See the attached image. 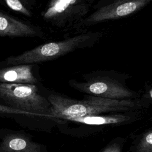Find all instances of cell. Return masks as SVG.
Listing matches in <instances>:
<instances>
[{"label": "cell", "mask_w": 152, "mask_h": 152, "mask_svg": "<svg viewBox=\"0 0 152 152\" xmlns=\"http://www.w3.org/2000/svg\"><path fill=\"white\" fill-rule=\"evenodd\" d=\"M50 107L46 114L49 118L68 120L69 118L106 113L128 112L140 109L143 104L137 99H110L89 96L83 100H76L59 94L48 97Z\"/></svg>", "instance_id": "obj_1"}, {"label": "cell", "mask_w": 152, "mask_h": 152, "mask_svg": "<svg viewBox=\"0 0 152 152\" xmlns=\"http://www.w3.org/2000/svg\"><path fill=\"white\" fill-rule=\"evenodd\" d=\"M103 36L102 31L81 32L64 40L46 43L17 56H11L6 59L5 64L7 65L37 64L54 60L76 50L93 47Z\"/></svg>", "instance_id": "obj_2"}, {"label": "cell", "mask_w": 152, "mask_h": 152, "mask_svg": "<svg viewBox=\"0 0 152 152\" xmlns=\"http://www.w3.org/2000/svg\"><path fill=\"white\" fill-rule=\"evenodd\" d=\"M129 75L115 70H97L84 74L81 80L72 79L69 85L90 96L110 99H135L138 94L126 86Z\"/></svg>", "instance_id": "obj_3"}, {"label": "cell", "mask_w": 152, "mask_h": 152, "mask_svg": "<svg viewBox=\"0 0 152 152\" xmlns=\"http://www.w3.org/2000/svg\"><path fill=\"white\" fill-rule=\"evenodd\" d=\"M96 0H49L42 17L50 26L68 31L76 29Z\"/></svg>", "instance_id": "obj_4"}, {"label": "cell", "mask_w": 152, "mask_h": 152, "mask_svg": "<svg viewBox=\"0 0 152 152\" xmlns=\"http://www.w3.org/2000/svg\"><path fill=\"white\" fill-rule=\"evenodd\" d=\"M0 97L20 110L43 113L49 111L50 104L31 84L0 83Z\"/></svg>", "instance_id": "obj_5"}, {"label": "cell", "mask_w": 152, "mask_h": 152, "mask_svg": "<svg viewBox=\"0 0 152 152\" xmlns=\"http://www.w3.org/2000/svg\"><path fill=\"white\" fill-rule=\"evenodd\" d=\"M152 2V0H116L96 8L76 27V30L113 20L129 16L144 8Z\"/></svg>", "instance_id": "obj_6"}, {"label": "cell", "mask_w": 152, "mask_h": 152, "mask_svg": "<svg viewBox=\"0 0 152 152\" xmlns=\"http://www.w3.org/2000/svg\"><path fill=\"white\" fill-rule=\"evenodd\" d=\"M0 36L43 37V33L37 27L0 11Z\"/></svg>", "instance_id": "obj_7"}, {"label": "cell", "mask_w": 152, "mask_h": 152, "mask_svg": "<svg viewBox=\"0 0 152 152\" xmlns=\"http://www.w3.org/2000/svg\"><path fill=\"white\" fill-rule=\"evenodd\" d=\"M36 65L21 64L0 68V83L37 84Z\"/></svg>", "instance_id": "obj_8"}, {"label": "cell", "mask_w": 152, "mask_h": 152, "mask_svg": "<svg viewBox=\"0 0 152 152\" xmlns=\"http://www.w3.org/2000/svg\"><path fill=\"white\" fill-rule=\"evenodd\" d=\"M135 119L136 118L131 115H126L125 113L121 112L109 115L100 114L72 118L68 119L67 121L86 125H103L126 124L131 122Z\"/></svg>", "instance_id": "obj_9"}, {"label": "cell", "mask_w": 152, "mask_h": 152, "mask_svg": "<svg viewBox=\"0 0 152 152\" xmlns=\"http://www.w3.org/2000/svg\"><path fill=\"white\" fill-rule=\"evenodd\" d=\"M0 152H40V147L27 137L12 135L4 139L0 144Z\"/></svg>", "instance_id": "obj_10"}, {"label": "cell", "mask_w": 152, "mask_h": 152, "mask_svg": "<svg viewBox=\"0 0 152 152\" xmlns=\"http://www.w3.org/2000/svg\"><path fill=\"white\" fill-rule=\"evenodd\" d=\"M1 1L11 10L25 16L31 17L33 15L34 0H1Z\"/></svg>", "instance_id": "obj_11"}, {"label": "cell", "mask_w": 152, "mask_h": 152, "mask_svg": "<svg viewBox=\"0 0 152 152\" xmlns=\"http://www.w3.org/2000/svg\"><path fill=\"white\" fill-rule=\"evenodd\" d=\"M135 152H152V131L142 135L137 145Z\"/></svg>", "instance_id": "obj_12"}, {"label": "cell", "mask_w": 152, "mask_h": 152, "mask_svg": "<svg viewBox=\"0 0 152 152\" xmlns=\"http://www.w3.org/2000/svg\"><path fill=\"white\" fill-rule=\"evenodd\" d=\"M102 152H121V148L118 144L113 143L107 147Z\"/></svg>", "instance_id": "obj_13"}, {"label": "cell", "mask_w": 152, "mask_h": 152, "mask_svg": "<svg viewBox=\"0 0 152 152\" xmlns=\"http://www.w3.org/2000/svg\"><path fill=\"white\" fill-rule=\"evenodd\" d=\"M116 1V0H102L101 2L99 3V4H100L99 6H101V5H104L105 4H107V3H109V2H113V1Z\"/></svg>", "instance_id": "obj_14"}, {"label": "cell", "mask_w": 152, "mask_h": 152, "mask_svg": "<svg viewBox=\"0 0 152 152\" xmlns=\"http://www.w3.org/2000/svg\"><path fill=\"white\" fill-rule=\"evenodd\" d=\"M150 121H152V117L150 118Z\"/></svg>", "instance_id": "obj_15"}]
</instances>
